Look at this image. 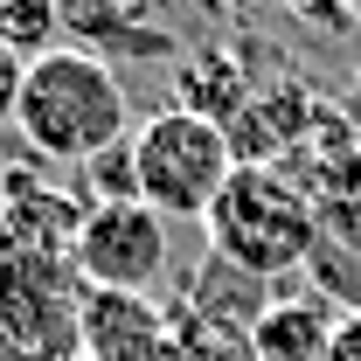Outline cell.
Segmentation results:
<instances>
[{
  "label": "cell",
  "instance_id": "6da1fadb",
  "mask_svg": "<svg viewBox=\"0 0 361 361\" xmlns=\"http://www.w3.org/2000/svg\"><path fill=\"white\" fill-rule=\"evenodd\" d=\"M14 133L28 139L42 160H70V167H90L97 153L126 146L133 139V104H126V84L104 56L63 42L28 63L21 77V104H14Z\"/></svg>",
  "mask_w": 361,
  "mask_h": 361
},
{
  "label": "cell",
  "instance_id": "7a4b0ae2",
  "mask_svg": "<svg viewBox=\"0 0 361 361\" xmlns=\"http://www.w3.org/2000/svg\"><path fill=\"white\" fill-rule=\"evenodd\" d=\"M313 216H319V202L285 167H236L216 195V209H209V257L271 285L285 271H306Z\"/></svg>",
  "mask_w": 361,
  "mask_h": 361
},
{
  "label": "cell",
  "instance_id": "3957f363",
  "mask_svg": "<svg viewBox=\"0 0 361 361\" xmlns=\"http://www.w3.org/2000/svg\"><path fill=\"white\" fill-rule=\"evenodd\" d=\"M236 174V153H229V133L202 111H153L133 133V180L139 202L160 209L167 223H209L223 180Z\"/></svg>",
  "mask_w": 361,
  "mask_h": 361
},
{
  "label": "cell",
  "instance_id": "277c9868",
  "mask_svg": "<svg viewBox=\"0 0 361 361\" xmlns=\"http://www.w3.org/2000/svg\"><path fill=\"white\" fill-rule=\"evenodd\" d=\"M77 264H0V361H84Z\"/></svg>",
  "mask_w": 361,
  "mask_h": 361
},
{
  "label": "cell",
  "instance_id": "5b68a950",
  "mask_svg": "<svg viewBox=\"0 0 361 361\" xmlns=\"http://www.w3.org/2000/svg\"><path fill=\"white\" fill-rule=\"evenodd\" d=\"M70 264L97 292H153L174 264V229L146 202H97V209H84Z\"/></svg>",
  "mask_w": 361,
  "mask_h": 361
},
{
  "label": "cell",
  "instance_id": "8992f818",
  "mask_svg": "<svg viewBox=\"0 0 361 361\" xmlns=\"http://www.w3.org/2000/svg\"><path fill=\"white\" fill-rule=\"evenodd\" d=\"M319 97L306 77H271V84H250V97L229 111V153L236 167H285V153L313 133Z\"/></svg>",
  "mask_w": 361,
  "mask_h": 361
},
{
  "label": "cell",
  "instance_id": "52a82bcc",
  "mask_svg": "<svg viewBox=\"0 0 361 361\" xmlns=\"http://www.w3.org/2000/svg\"><path fill=\"white\" fill-rule=\"evenodd\" d=\"M77 341H84V361H160L167 341H174V313L153 292H97V285H84Z\"/></svg>",
  "mask_w": 361,
  "mask_h": 361
},
{
  "label": "cell",
  "instance_id": "ba28073f",
  "mask_svg": "<svg viewBox=\"0 0 361 361\" xmlns=\"http://www.w3.org/2000/svg\"><path fill=\"white\" fill-rule=\"evenodd\" d=\"M341 306L334 299H319L313 285L306 292H285V299H271L257 326H250V361H326L334 348V334H341Z\"/></svg>",
  "mask_w": 361,
  "mask_h": 361
},
{
  "label": "cell",
  "instance_id": "9c48e42d",
  "mask_svg": "<svg viewBox=\"0 0 361 361\" xmlns=\"http://www.w3.org/2000/svg\"><path fill=\"white\" fill-rule=\"evenodd\" d=\"M319 299H334L341 313H361V195H334L313 216V257H306Z\"/></svg>",
  "mask_w": 361,
  "mask_h": 361
},
{
  "label": "cell",
  "instance_id": "30bf717a",
  "mask_svg": "<svg viewBox=\"0 0 361 361\" xmlns=\"http://www.w3.org/2000/svg\"><path fill=\"white\" fill-rule=\"evenodd\" d=\"M63 7V28L77 35V49L90 56H167L174 35L153 28V7L160 0H56Z\"/></svg>",
  "mask_w": 361,
  "mask_h": 361
},
{
  "label": "cell",
  "instance_id": "8fae6325",
  "mask_svg": "<svg viewBox=\"0 0 361 361\" xmlns=\"http://www.w3.org/2000/svg\"><path fill=\"white\" fill-rule=\"evenodd\" d=\"M250 97V56L243 49H195L180 63V111H202L229 126V111Z\"/></svg>",
  "mask_w": 361,
  "mask_h": 361
},
{
  "label": "cell",
  "instance_id": "7c38bea8",
  "mask_svg": "<svg viewBox=\"0 0 361 361\" xmlns=\"http://www.w3.org/2000/svg\"><path fill=\"white\" fill-rule=\"evenodd\" d=\"M56 35H63V7H56V0H0V42L14 49L21 63L63 49Z\"/></svg>",
  "mask_w": 361,
  "mask_h": 361
},
{
  "label": "cell",
  "instance_id": "4fadbf2b",
  "mask_svg": "<svg viewBox=\"0 0 361 361\" xmlns=\"http://www.w3.org/2000/svg\"><path fill=\"white\" fill-rule=\"evenodd\" d=\"M285 7H292L313 35H348V28H355V7H348V0H285Z\"/></svg>",
  "mask_w": 361,
  "mask_h": 361
},
{
  "label": "cell",
  "instance_id": "5bb4252c",
  "mask_svg": "<svg viewBox=\"0 0 361 361\" xmlns=\"http://www.w3.org/2000/svg\"><path fill=\"white\" fill-rule=\"evenodd\" d=\"M21 77H28V63H21L14 49L0 42V126H14V104H21Z\"/></svg>",
  "mask_w": 361,
  "mask_h": 361
},
{
  "label": "cell",
  "instance_id": "9a60e30c",
  "mask_svg": "<svg viewBox=\"0 0 361 361\" xmlns=\"http://www.w3.org/2000/svg\"><path fill=\"white\" fill-rule=\"evenodd\" d=\"M326 361H361V313H348V319H341V334H334Z\"/></svg>",
  "mask_w": 361,
  "mask_h": 361
},
{
  "label": "cell",
  "instance_id": "2e32d148",
  "mask_svg": "<svg viewBox=\"0 0 361 361\" xmlns=\"http://www.w3.org/2000/svg\"><path fill=\"white\" fill-rule=\"evenodd\" d=\"M209 7H223V14H257V7H271V0H209Z\"/></svg>",
  "mask_w": 361,
  "mask_h": 361
},
{
  "label": "cell",
  "instance_id": "e0dca14e",
  "mask_svg": "<svg viewBox=\"0 0 361 361\" xmlns=\"http://www.w3.org/2000/svg\"><path fill=\"white\" fill-rule=\"evenodd\" d=\"M355 84H361V77H355ZM341 118H348V126H355V133H361V90H355V97H348V104H341Z\"/></svg>",
  "mask_w": 361,
  "mask_h": 361
},
{
  "label": "cell",
  "instance_id": "ac0fdd59",
  "mask_svg": "<svg viewBox=\"0 0 361 361\" xmlns=\"http://www.w3.org/2000/svg\"><path fill=\"white\" fill-rule=\"evenodd\" d=\"M348 7H355V14H361V0H348Z\"/></svg>",
  "mask_w": 361,
  "mask_h": 361
}]
</instances>
